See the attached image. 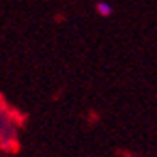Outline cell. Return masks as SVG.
I'll return each mask as SVG.
<instances>
[{"label":"cell","instance_id":"cell-1","mask_svg":"<svg viewBox=\"0 0 157 157\" xmlns=\"http://www.w3.org/2000/svg\"><path fill=\"white\" fill-rule=\"evenodd\" d=\"M95 13L99 17H110L114 13V8L107 0H99V2H95Z\"/></svg>","mask_w":157,"mask_h":157}]
</instances>
